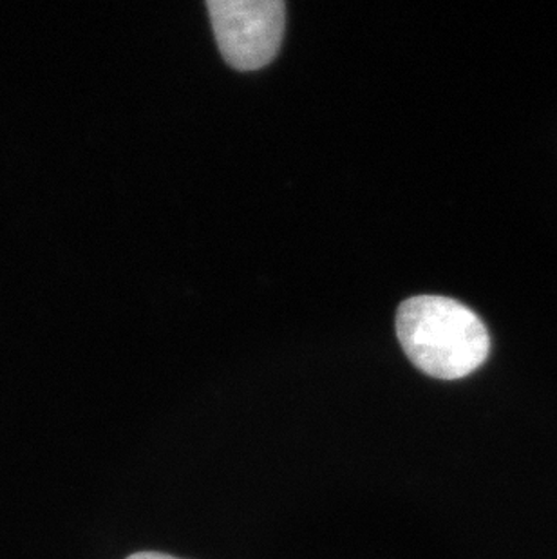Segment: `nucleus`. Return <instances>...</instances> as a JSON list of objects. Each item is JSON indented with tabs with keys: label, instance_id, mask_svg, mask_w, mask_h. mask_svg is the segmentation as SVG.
<instances>
[{
	"label": "nucleus",
	"instance_id": "1",
	"mask_svg": "<svg viewBox=\"0 0 557 559\" xmlns=\"http://www.w3.org/2000/svg\"><path fill=\"white\" fill-rule=\"evenodd\" d=\"M396 335L411 362L435 379H463L489 357L490 338L482 319L447 297L418 296L402 302Z\"/></svg>",
	"mask_w": 557,
	"mask_h": 559
},
{
	"label": "nucleus",
	"instance_id": "2",
	"mask_svg": "<svg viewBox=\"0 0 557 559\" xmlns=\"http://www.w3.org/2000/svg\"><path fill=\"white\" fill-rule=\"evenodd\" d=\"M212 27L223 59L239 71H256L274 60L283 40V0H209Z\"/></svg>",
	"mask_w": 557,
	"mask_h": 559
},
{
	"label": "nucleus",
	"instance_id": "3",
	"mask_svg": "<svg viewBox=\"0 0 557 559\" xmlns=\"http://www.w3.org/2000/svg\"><path fill=\"white\" fill-rule=\"evenodd\" d=\"M127 559H179L174 558V556L168 555H162V552H151V550H147V552H137V555L129 556Z\"/></svg>",
	"mask_w": 557,
	"mask_h": 559
}]
</instances>
